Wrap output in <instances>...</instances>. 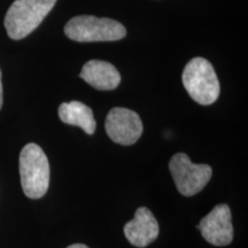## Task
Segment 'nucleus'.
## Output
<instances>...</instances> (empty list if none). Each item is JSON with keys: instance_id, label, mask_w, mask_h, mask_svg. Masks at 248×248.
<instances>
[{"instance_id": "7ed1b4c3", "label": "nucleus", "mask_w": 248, "mask_h": 248, "mask_svg": "<svg viewBox=\"0 0 248 248\" xmlns=\"http://www.w3.org/2000/svg\"><path fill=\"white\" fill-rule=\"evenodd\" d=\"M183 84L190 97L200 105H212L219 95V82L213 64L203 58H194L183 71Z\"/></svg>"}, {"instance_id": "423d86ee", "label": "nucleus", "mask_w": 248, "mask_h": 248, "mask_svg": "<svg viewBox=\"0 0 248 248\" xmlns=\"http://www.w3.org/2000/svg\"><path fill=\"white\" fill-rule=\"evenodd\" d=\"M105 126L111 140L124 146L135 144L144 130L140 116L136 111L122 107L109 110Z\"/></svg>"}, {"instance_id": "9b49d317", "label": "nucleus", "mask_w": 248, "mask_h": 248, "mask_svg": "<svg viewBox=\"0 0 248 248\" xmlns=\"http://www.w3.org/2000/svg\"><path fill=\"white\" fill-rule=\"evenodd\" d=\"M2 107V83H1V70H0V109Z\"/></svg>"}, {"instance_id": "6e6552de", "label": "nucleus", "mask_w": 248, "mask_h": 248, "mask_svg": "<svg viewBox=\"0 0 248 248\" xmlns=\"http://www.w3.org/2000/svg\"><path fill=\"white\" fill-rule=\"evenodd\" d=\"M124 234L133 246L144 248L153 243L159 235V223L146 207L136 212L135 218L124 225Z\"/></svg>"}, {"instance_id": "20e7f679", "label": "nucleus", "mask_w": 248, "mask_h": 248, "mask_svg": "<svg viewBox=\"0 0 248 248\" xmlns=\"http://www.w3.org/2000/svg\"><path fill=\"white\" fill-rule=\"evenodd\" d=\"M64 33L69 39L80 43L114 42L124 38L126 30L122 23L111 18L80 15L69 20Z\"/></svg>"}, {"instance_id": "0eeeda50", "label": "nucleus", "mask_w": 248, "mask_h": 248, "mask_svg": "<svg viewBox=\"0 0 248 248\" xmlns=\"http://www.w3.org/2000/svg\"><path fill=\"white\" fill-rule=\"evenodd\" d=\"M204 240L214 246H226L233 239L231 210L228 204H217L198 225Z\"/></svg>"}, {"instance_id": "1a4fd4ad", "label": "nucleus", "mask_w": 248, "mask_h": 248, "mask_svg": "<svg viewBox=\"0 0 248 248\" xmlns=\"http://www.w3.org/2000/svg\"><path fill=\"white\" fill-rule=\"evenodd\" d=\"M80 78L100 91H110L121 83V75L113 64L107 61L91 60L83 66Z\"/></svg>"}, {"instance_id": "39448f33", "label": "nucleus", "mask_w": 248, "mask_h": 248, "mask_svg": "<svg viewBox=\"0 0 248 248\" xmlns=\"http://www.w3.org/2000/svg\"><path fill=\"white\" fill-rule=\"evenodd\" d=\"M169 170L178 192L185 197L199 193L213 175L208 164H195L185 153L173 155L169 162Z\"/></svg>"}, {"instance_id": "f03ea898", "label": "nucleus", "mask_w": 248, "mask_h": 248, "mask_svg": "<svg viewBox=\"0 0 248 248\" xmlns=\"http://www.w3.org/2000/svg\"><path fill=\"white\" fill-rule=\"evenodd\" d=\"M57 0H15L5 16V28L9 38H26L39 27Z\"/></svg>"}, {"instance_id": "f257e3e1", "label": "nucleus", "mask_w": 248, "mask_h": 248, "mask_svg": "<svg viewBox=\"0 0 248 248\" xmlns=\"http://www.w3.org/2000/svg\"><path fill=\"white\" fill-rule=\"evenodd\" d=\"M20 177L24 194L30 199H40L49 185V163L47 156L37 144L30 142L20 154Z\"/></svg>"}, {"instance_id": "f8f14e48", "label": "nucleus", "mask_w": 248, "mask_h": 248, "mask_svg": "<svg viewBox=\"0 0 248 248\" xmlns=\"http://www.w3.org/2000/svg\"><path fill=\"white\" fill-rule=\"evenodd\" d=\"M67 248H89V247L85 246V245H83V244H75V245H71V246L67 247Z\"/></svg>"}, {"instance_id": "9d476101", "label": "nucleus", "mask_w": 248, "mask_h": 248, "mask_svg": "<svg viewBox=\"0 0 248 248\" xmlns=\"http://www.w3.org/2000/svg\"><path fill=\"white\" fill-rule=\"evenodd\" d=\"M59 117L63 123L83 129L88 135H93L97 128L92 109L79 101L61 104L59 107Z\"/></svg>"}]
</instances>
